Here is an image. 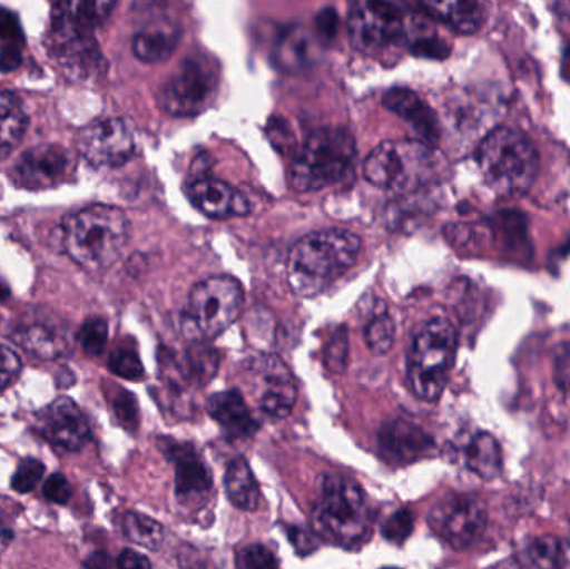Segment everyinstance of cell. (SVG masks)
Returning a JSON list of instances; mask_svg holds the SVG:
<instances>
[{
	"instance_id": "cell-1",
	"label": "cell",
	"mask_w": 570,
	"mask_h": 569,
	"mask_svg": "<svg viewBox=\"0 0 570 569\" xmlns=\"http://www.w3.org/2000/svg\"><path fill=\"white\" fill-rule=\"evenodd\" d=\"M361 239L351 230H317L302 237L288 254L287 276L298 296H318L357 263Z\"/></svg>"
},
{
	"instance_id": "cell-2",
	"label": "cell",
	"mask_w": 570,
	"mask_h": 569,
	"mask_svg": "<svg viewBox=\"0 0 570 569\" xmlns=\"http://www.w3.org/2000/svg\"><path fill=\"white\" fill-rule=\"evenodd\" d=\"M130 224L119 207H83L63 223V246L83 269L102 271L117 263L126 249Z\"/></svg>"
},
{
	"instance_id": "cell-3",
	"label": "cell",
	"mask_w": 570,
	"mask_h": 569,
	"mask_svg": "<svg viewBox=\"0 0 570 569\" xmlns=\"http://www.w3.org/2000/svg\"><path fill=\"white\" fill-rule=\"evenodd\" d=\"M315 533L338 547L352 548L368 540L372 511L367 497L352 478L325 474L312 508Z\"/></svg>"
},
{
	"instance_id": "cell-4",
	"label": "cell",
	"mask_w": 570,
	"mask_h": 569,
	"mask_svg": "<svg viewBox=\"0 0 570 569\" xmlns=\"http://www.w3.org/2000/svg\"><path fill=\"white\" fill-rule=\"evenodd\" d=\"M478 163L488 186L501 196L528 193L539 173L534 144L512 127H499L484 137Z\"/></svg>"
},
{
	"instance_id": "cell-5",
	"label": "cell",
	"mask_w": 570,
	"mask_h": 569,
	"mask_svg": "<svg viewBox=\"0 0 570 569\" xmlns=\"http://www.w3.org/2000/svg\"><path fill=\"white\" fill-rule=\"evenodd\" d=\"M357 153L352 134L342 127H321L305 140L291 166V184L298 193L321 190L354 174Z\"/></svg>"
},
{
	"instance_id": "cell-6",
	"label": "cell",
	"mask_w": 570,
	"mask_h": 569,
	"mask_svg": "<svg viewBox=\"0 0 570 569\" xmlns=\"http://www.w3.org/2000/svg\"><path fill=\"white\" fill-rule=\"evenodd\" d=\"M244 306V290L229 276L200 281L190 290L183 314L184 336L194 343H206L233 326Z\"/></svg>"
},
{
	"instance_id": "cell-7",
	"label": "cell",
	"mask_w": 570,
	"mask_h": 569,
	"mask_svg": "<svg viewBox=\"0 0 570 569\" xmlns=\"http://www.w3.org/2000/svg\"><path fill=\"white\" fill-rule=\"evenodd\" d=\"M458 351V333L449 321H429L412 344L409 384L419 400L434 403L444 393Z\"/></svg>"
},
{
	"instance_id": "cell-8",
	"label": "cell",
	"mask_w": 570,
	"mask_h": 569,
	"mask_svg": "<svg viewBox=\"0 0 570 569\" xmlns=\"http://www.w3.org/2000/svg\"><path fill=\"white\" fill-rule=\"evenodd\" d=\"M219 92V66L207 52L189 53L180 60L160 90V106L176 117L199 116Z\"/></svg>"
},
{
	"instance_id": "cell-9",
	"label": "cell",
	"mask_w": 570,
	"mask_h": 569,
	"mask_svg": "<svg viewBox=\"0 0 570 569\" xmlns=\"http://www.w3.org/2000/svg\"><path fill=\"white\" fill-rule=\"evenodd\" d=\"M431 166L428 147L417 140H385L364 164L368 183L382 189L404 194L424 183Z\"/></svg>"
},
{
	"instance_id": "cell-10",
	"label": "cell",
	"mask_w": 570,
	"mask_h": 569,
	"mask_svg": "<svg viewBox=\"0 0 570 569\" xmlns=\"http://www.w3.org/2000/svg\"><path fill=\"white\" fill-rule=\"evenodd\" d=\"M348 33L355 49L375 56L407 40V17L397 3L355 2L348 10Z\"/></svg>"
},
{
	"instance_id": "cell-11",
	"label": "cell",
	"mask_w": 570,
	"mask_h": 569,
	"mask_svg": "<svg viewBox=\"0 0 570 569\" xmlns=\"http://www.w3.org/2000/svg\"><path fill=\"white\" fill-rule=\"evenodd\" d=\"M47 46L52 59L70 79H94L106 67L94 33L60 17L52 16Z\"/></svg>"
},
{
	"instance_id": "cell-12",
	"label": "cell",
	"mask_w": 570,
	"mask_h": 569,
	"mask_svg": "<svg viewBox=\"0 0 570 569\" xmlns=\"http://www.w3.org/2000/svg\"><path fill=\"white\" fill-rule=\"evenodd\" d=\"M432 531L455 550H465L481 540L488 528L484 501L471 494H449L429 513Z\"/></svg>"
},
{
	"instance_id": "cell-13",
	"label": "cell",
	"mask_w": 570,
	"mask_h": 569,
	"mask_svg": "<svg viewBox=\"0 0 570 569\" xmlns=\"http://www.w3.org/2000/svg\"><path fill=\"white\" fill-rule=\"evenodd\" d=\"M77 147L94 167H119L136 154V137L127 120L109 117L83 127Z\"/></svg>"
},
{
	"instance_id": "cell-14",
	"label": "cell",
	"mask_w": 570,
	"mask_h": 569,
	"mask_svg": "<svg viewBox=\"0 0 570 569\" xmlns=\"http://www.w3.org/2000/svg\"><path fill=\"white\" fill-rule=\"evenodd\" d=\"M76 169L72 153L62 146L42 144L27 149L10 169V179L20 189H52L67 183Z\"/></svg>"
},
{
	"instance_id": "cell-15",
	"label": "cell",
	"mask_w": 570,
	"mask_h": 569,
	"mask_svg": "<svg viewBox=\"0 0 570 569\" xmlns=\"http://www.w3.org/2000/svg\"><path fill=\"white\" fill-rule=\"evenodd\" d=\"M37 430L49 443L66 451H79L90 441V426L70 398H57L37 414Z\"/></svg>"
},
{
	"instance_id": "cell-16",
	"label": "cell",
	"mask_w": 570,
	"mask_h": 569,
	"mask_svg": "<svg viewBox=\"0 0 570 569\" xmlns=\"http://www.w3.org/2000/svg\"><path fill=\"white\" fill-rule=\"evenodd\" d=\"M257 400L261 410L274 420H284L292 413L297 398L294 377L276 356H264L256 363Z\"/></svg>"
},
{
	"instance_id": "cell-17",
	"label": "cell",
	"mask_w": 570,
	"mask_h": 569,
	"mask_svg": "<svg viewBox=\"0 0 570 569\" xmlns=\"http://www.w3.org/2000/svg\"><path fill=\"white\" fill-rule=\"evenodd\" d=\"M379 444L387 460L405 464L428 457L434 448V440L417 424L407 420H394L385 423L379 431Z\"/></svg>"
},
{
	"instance_id": "cell-18",
	"label": "cell",
	"mask_w": 570,
	"mask_h": 569,
	"mask_svg": "<svg viewBox=\"0 0 570 569\" xmlns=\"http://www.w3.org/2000/svg\"><path fill=\"white\" fill-rule=\"evenodd\" d=\"M160 450L176 468L177 497L187 500V498L200 497L213 488V474L209 468L190 444L163 440Z\"/></svg>"
},
{
	"instance_id": "cell-19",
	"label": "cell",
	"mask_w": 570,
	"mask_h": 569,
	"mask_svg": "<svg viewBox=\"0 0 570 569\" xmlns=\"http://www.w3.org/2000/svg\"><path fill=\"white\" fill-rule=\"evenodd\" d=\"M189 196L200 213L216 219L227 216H246L250 213V203L246 196L224 180L214 179V177L197 179L189 187Z\"/></svg>"
},
{
	"instance_id": "cell-20",
	"label": "cell",
	"mask_w": 570,
	"mask_h": 569,
	"mask_svg": "<svg viewBox=\"0 0 570 569\" xmlns=\"http://www.w3.org/2000/svg\"><path fill=\"white\" fill-rule=\"evenodd\" d=\"M385 109L401 117L417 134L422 144H435L441 137L438 116L434 110L412 90L394 87L382 99Z\"/></svg>"
},
{
	"instance_id": "cell-21",
	"label": "cell",
	"mask_w": 570,
	"mask_h": 569,
	"mask_svg": "<svg viewBox=\"0 0 570 569\" xmlns=\"http://www.w3.org/2000/svg\"><path fill=\"white\" fill-rule=\"evenodd\" d=\"M13 343L30 356L50 361L63 356L69 351L67 334L50 321H27L12 334Z\"/></svg>"
},
{
	"instance_id": "cell-22",
	"label": "cell",
	"mask_w": 570,
	"mask_h": 569,
	"mask_svg": "<svg viewBox=\"0 0 570 569\" xmlns=\"http://www.w3.org/2000/svg\"><path fill=\"white\" fill-rule=\"evenodd\" d=\"M207 411L227 434L234 438L253 436L259 423L250 413L239 391H223L207 400Z\"/></svg>"
},
{
	"instance_id": "cell-23",
	"label": "cell",
	"mask_w": 570,
	"mask_h": 569,
	"mask_svg": "<svg viewBox=\"0 0 570 569\" xmlns=\"http://www.w3.org/2000/svg\"><path fill=\"white\" fill-rule=\"evenodd\" d=\"M180 29L176 23H154L140 30L132 40V52L140 62L159 63L173 56L179 46Z\"/></svg>"
},
{
	"instance_id": "cell-24",
	"label": "cell",
	"mask_w": 570,
	"mask_h": 569,
	"mask_svg": "<svg viewBox=\"0 0 570 569\" xmlns=\"http://www.w3.org/2000/svg\"><path fill=\"white\" fill-rule=\"evenodd\" d=\"M462 458L465 468L482 480H494L502 473L501 444L485 431H479L465 441Z\"/></svg>"
},
{
	"instance_id": "cell-25",
	"label": "cell",
	"mask_w": 570,
	"mask_h": 569,
	"mask_svg": "<svg viewBox=\"0 0 570 569\" xmlns=\"http://www.w3.org/2000/svg\"><path fill=\"white\" fill-rule=\"evenodd\" d=\"M519 569H562L568 561L564 543L554 537H532L515 551Z\"/></svg>"
},
{
	"instance_id": "cell-26",
	"label": "cell",
	"mask_w": 570,
	"mask_h": 569,
	"mask_svg": "<svg viewBox=\"0 0 570 569\" xmlns=\"http://www.w3.org/2000/svg\"><path fill=\"white\" fill-rule=\"evenodd\" d=\"M424 16L434 17L448 23L452 30L471 36L481 29L484 22V6L479 2H432L421 3Z\"/></svg>"
},
{
	"instance_id": "cell-27",
	"label": "cell",
	"mask_w": 570,
	"mask_h": 569,
	"mask_svg": "<svg viewBox=\"0 0 570 569\" xmlns=\"http://www.w3.org/2000/svg\"><path fill=\"white\" fill-rule=\"evenodd\" d=\"M227 498L234 507L243 511H256L261 504V488L244 458L229 464L224 478Z\"/></svg>"
},
{
	"instance_id": "cell-28",
	"label": "cell",
	"mask_w": 570,
	"mask_h": 569,
	"mask_svg": "<svg viewBox=\"0 0 570 569\" xmlns=\"http://www.w3.org/2000/svg\"><path fill=\"white\" fill-rule=\"evenodd\" d=\"M27 129L22 100L10 90H0V160L19 146Z\"/></svg>"
},
{
	"instance_id": "cell-29",
	"label": "cell",
	"mask_w": 570,
	"mask_h": 569,
	"mask_svg": "<svg viewBox=\"0 0 570 569\" xmlns=\"http://www.w3.org/2000/svg\"><path fill=\"white\" fill-rule=\"evenodd\" d=\"M314 56V43L301 27H287L274 47V62L285 70L308 66Z\"/></svg>"
},
{
	"instance_id": "cell-30",
	"label": "cell",
	"mask_w": 570,
	"mask_h": 569,
	"mask_svg": "<svg viewBox=\"0 0 570 569\" xmlns=\"http://www.w3.org/2000/svg\"><path fill=\"white\" fill-rule=\"evenodd\" d=\"M114 7V2H60L52 7V16L94 32V29L109 19Z\"/></svg>"
},
{
	"instance_id": "cell-31",
	"label": "cell",
	"mask_w": 570,
	"mask_h": 569,
	"mask_svg": "<svg viewBox=\"0 0 570 569\" xmlns=\"http://www.w3.org/2000/svg\"><path fill=\"white\" fill-rule=\"evenodd\" d=\"M122 531L127 540L134 545L147 548V550H159L164 543V528L159 521L140 513H126L122 518Z\"/></svg>"
},
{
	"instance_id": "cell-32",
	"label": "cell",
	"mask_w": 570,
	"mask_h": 569,
	"mask_svg": "<svg viewBox=\"0 0 570 569\" xmlns=\"http://www.w3.org/2000/svg\"><path fill=\"white\" fill-rule=\"evenodd\" d=\"M217 367H219V357L216 351L204 346V343H197V346L187 353L183 373L190 383L207 384L213 380Z\"/></svg>"
},
{
	"instance_id": "cell-33",
	"label": "cell",
	"mask_w": 570,
	"mask_h": 569,
	"mask_svg": "<svg viewBox=\"0 0 570 569\" xmlns=\"http://www.w3.org/2000/svg\"><path fill=\"white\" fill-rule=\"evenodd\" d=\"M395 327L394 321L387 314L375 316L365 327V343L374 354H387L394 346Z\"/></svg>"
},
{
	"instance_id": "cell-34",
	"label": "cell",
	"mask_w": 570,
	"mask_h": 569,
	"mask_svg": "<svg viewBox=\"0 0 570 569\" xmlns=\"http://www.w3.org/2000/svg\"><path fill=\"white\" fill-rule=\"evenodd\" d=\"M109 370L124 380L139 381L144 377L142 363H140L136 351L130 347H119L110 354Z\"/></svg>"
},
{
	"instance_id": "cell-35",
	"label": "cell",
	"mask_w": 570,
	"mask_h": 569,
	"mask_svg": "<svg viewBox=\"0 0 570 569\" xmlns=\"http://www.w3.org/2000/svg\"><path fill=\"white\" fill-rule=\"evenodd\" d=\"M107 323L100 317L86 321L79 331V343L89 356H100L107 344Z\"/></svg>"
},
{
	"instance_id": "cell-36",
	"label": "cell",
	"mask_w": 570,
	"mask_h": 569,
	"mask_svg": "<svg viewBox=\"0 0 570 569\" xmlns=\"http://www.w3.org/2000/svg\"><path fill=\"white\" fill-rule=\"evenodd\" d=\"M237 569H279V561L273 551L263 545H249L236 558Z\"/></svg>"
},
{
	"instance_id": "cell-37",
	"label": "cell",
	"mask_w": 570,
	"mask_h": 569,
	"mask_svg": "<svg viewBox=\"0 0 570 569\" xmlns=\"http://www.w3.org/2000/svg\"><path fill=\"white\" fill-rule=\"evenodd\" d=\"M414 530V518L409 510H399L382 524V537L391 543L402 545Z\"/></svg>"
},
{
	"instance_id": "cell-38",
	"label": "cell",
	"mask_w": 570,
	"mask_h": 569,
	"mask_svg": "<svg viewBox=\"0 0 570 569\" xmlns=\"http://www.w3.org/2000/svg\"><path fill=\"white\" fill-rule=\"evenodd\" d=\"M46 473V467L40 461L23 460L17 468L16 474L12 478V488L17 493H30L33 488L42 480Z\"/></svg>"
},
{
	"instance_id": "cell-39",
	"label": "cell",
	"mask_w": 570,
	"mask_h": 569,
	"mask_svg": "<svg viewBox=\"0 0 570 569\" xmlns=\"http://www.w3.org/2000/svg\"><path fill=\"white\" fill-rule=\"evenodd\" d=\"M114 414L126 430L134 431L139 424V404L129 391L119 390L112 400Z\"/></svg>"
},
{
	"instance_id": "cell-40",
	"label": "cell",
	"mask_w": 570,
	"mask_h": 569,
	"mask_svg": "<svg viewBox=\"0 0 570 569\" xmlns=\"http://www.w3.org/2000/svg\"><path fill=\"white\" fill-rule=\"evenodd\" d=\"M347 334L342 330L341 333H335L332 337L331 343L327 344L325 350V364L328 370L334 373H342L345 367V361H347L348 353Z\"/></svg>"
},
{
	"instance_id": "cell-41",
	"label": "cell",
	"mask_w": 570,
	"mask_h": 569,
	"mask_svg": "<svg viewBox=\"0 0 570 569\" xmlns=\"http://www.w3.org/2000/svg\"><path fill=\"white\" fill-rule=\"evenodd\" d=\"M20 367L22 364L19 356L10 347L0 344V394L17 380Z\"/></svg>"
},
{
	"instance_id": "cell-42",
	"label": "cell",
	"mask_w": 570,
	"mask_h": 569,
	"mask_svg": "<svg viewBox=\"0 0 570 569\" xmlns=\"http://www.w3.org/2000/svg\"><path fill=\"white\" fill-rule=\"evenodd\" d=\"M554 381L562 394L570 398V344H562L556 351Z\"/></svg>"
},
{
	"instance_id": "cell-43",
	"label": "cell",
	"mask_w": 570,
	"mask_h": 569,
	"mask_svg": "<svg viewBox=\"0 0 570 569\" xmlns=\"http://www.w3.org/2000/svg\"><path fill=\"white\" fill-rule=\"evenodd\" d=\"M43 497L57 504H66L72 497V487L62 474H52L43 484Z\"/></svg>"
},
{
	"instance_id": "cell-44",
	"label": "cell",
	"mask_w": 570,
	"mask_h": 569,
	"mask_svg": "<svg viewBox=\"0 0 570 569\" xmlns=\"http://www.w3.org/2000/svg\"><path fill=\"white\" fill-rule=\"evenodd\" d=\"M0 39L9 40L12 46L22 42V29L16 13L0 7Z\"/></svg>"
},
{
	"instance_id": "cell-45",
	"label": "cell",
	"mask_w": 570,
	"mask_h": 569,
	"mask_svg": "<svg viewBox=\"0 0 570 569\" xmlns=\"http://www.w3.org/2000/svg\"><path fill=\"white\" fill-rule=\"evenodd\" d=\"M117 568L119 569H153L149 558L137 553L134 550H124L117 558Z\"/></svg>"
},
{
	"instance_id": "cell-46",
	"label": "cell",
	"mask_w": 570,
	"mask_h": 569,
	"mask_svg": "<svg viewBox=\"0 0 570 569\" xmlns=\"http://www.w3.org/2000/svg\"><path fill=\"white\" fill-rule=\"evenodd\" d=\"M338 19L334 9H324L317 17V30L324 39L331 40L337 32Z\"/></svg>"
},
{
	"instance_id": "cell-47",
	"label": "cell",
	"mask_w": 570,
	"mask_h": 569,
	"mask_svg": "<svg viewBox=\"0 0 570 569\" xmlns=\"http://www.w3.org/2000/svg\"><path fill=\"white\" fill-rule=\"evenodd\" d=\"M20 63H22V53H20L19 47L9 43V46L0 49V70H2V72L16 70Z\"/></svg>"
},
{
	"instance_id": "cell-48",
	"label": "cell",
	"mask_w": 570,
	"mask_h": 569,
	"mask_svg": "<svg viewBox=\"0 0 570 569\" xmlns=\"http://www.w3.org/2000/svg\"><path fill=\"white\" fill-rule=\"evenodd\" d=\"M291 540L294 547L297 548L298 553H308L312 550V543L308 541V537L302 533L301 530L291 531Z\"/></svg>"
},
{
	"instance_id": "cell-49",
	"label": "cell",
	"mask_w": 570,
	"mask_h": 569,
	"mask_svg": "<svg viewBox=\"0 0 570 569\" xmlns=\"http://www.w3.org/2000/svg\"><path fill=\"white\" fill-rule=\"evenodd\" d=\"M87 569H109V557L107 553H96L86 563Z\"/></svg>"
},
{
	"instance_id": "cell-50",
	"label": "cell",
	"mask_w": 570,
	"mask_h": 569,
	"mask_svg": "<svg viewBox=\"0 0 570 569\" xmlns=\"http://www.w3.org/2000/svg\"><path fill=\"white\" fill-rule=\"evenodd\" d=\"M10 531L9 528L6 527V523H3L2 514H0V548L7 547L10 541Z\"/></svg>"
},
{
	"instance_id": "cell-51",
	"label": "cell",
	"mask_w": 570,
	"mask_h": 569,
	"mask_svg": "<svg viewBox=\"0 0 570 569\" xmlns=\"http://www.w3.org/2000/svg\"><path fill=\"white\" fill-rule=\"evenodd\" d=\"M7 297H9V290L3 284H0V301L7 300Z\"/></svg>"
},
{
	"instance_id": "cell-52",
	"label": "cell",
	"mask_w": 570,
	"mask_h": 569,
	"mask_svg": "<svg viewBox=\"0 0 570 569\" xmlns=\"http://www.w3.org/2000/svg\"><path fill=\"white\" fill-rule=\"evenodd\" d=\"M384 569H397V568H384Z\"/></svg>"
}]
</instances>
